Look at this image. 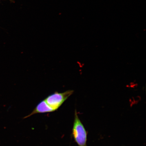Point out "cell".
Listing matches in <instances>:
<instances>
[{
	"label": "cell",
	"mask_w": 146,
	"mask_h": 146,
	"mask_svg": "<svg viewBox=\"0 0 146 146\" xmlns=\"http://www.w3.org/2000/svg\"><path fill=\"white\" fill-rule=\"evenodd\" d=\"M54 112V111L47 104L44 100H42L36 105L35 108L30 114L25 116L23 118L25 119L30 117L34 114L45 113Z\"/></svg>",
	"instance_id": "3"
},
{
	"label": "cell",
	"mask_w": 146,
	"mask_h": 146,
	"mask_svg": "<svg viewBox=\"0 0 146 146\" xmlns=\"http://www.w3.org/2000/svg\"><path fill=\"white\" fill-rule=\"evenodd\" d=\"M0 1H1V0H0ZM9 1H10L11 2L14 3V0H9Z\"/></svg>",
	"instance_id": "4"
},
{
	"label": "cell",
	"mask_w": 146,
	"mask_h": 146,
	"mask_svg": "<svg viewBox=\"0 0 146 146\" xmlns=\"http://www.w3.org/2000/svg\"><path fill=\"white\" fill-rule=\"evenodd\" d=\"M73 92V90H68L62 93L55 92L47 96L44 100L47 104L55 111L59 108Z\"/></svg>",
	"instance_id": "2"
},
{
	"label": "cell",
	"mask_w": 146,
	"mask_h": 146,
	"mask_svg": "<svg viewBox=\"0 0 146 146\" xmlns=\"http://www.w3.org/2000/svg\"><path fill=\"white\" fill-rule=\"evenodd\" d=\"M77 114L76 111L72 129V135L78 146H87L86 131L80 119Z\"/></svg>",
	"instance_id": "1"
}]
</instances>
